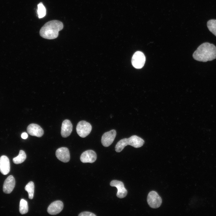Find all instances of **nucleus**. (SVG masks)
Returning a JSON list of instances; mask_svg holds the SVG:
<instances>
[{
    "label": "nucleus",
    "instance_id": "1",
    "mask_svg": "<svg viewBox=\"0 0 216 216\" xmlns=\"http://www.w3.org/2000/svg\"><path fill=\"white\" fill-rule=\"evenodd\" d=\"M195 60L203 62L216 58V46L208 42L202 43L199 46L193 54Z\"/></svg>",
    "mask_w": 216,
    "mask_h": 216
},
{
    "label": "nucleus",
    "instance_id": "2",
    "mask_svg": "<svg viewBox=\"0 0 216 216\" xmlns=\"http://www.w3.org/2000/svg\"><path fill=\"white\" fill-rule=\"evenodd\" d=\"M64 26L61 21L56 20L49 21L41 27L39 34L42 38L47 39H53L56 38L58 35V32L62 30Z\"/></svg>",
    "mask_w": 216,
    "mask_h": 216
},
{
    "label": "nucleus",
    "instance_id": "3",
    "mask_svg": "<svg viewBox=\"0 0 216 216\" xmlns=\"http://www.w3.org/2000/svg\"><path fill=\"white\" fill-rule=\"evenodd\" d=\"M144 143V140L136 135H133L129 138H124L119 140L116 145L115 148L116 152H121L127 146H131L135 148L142 146Z\"/></svg>",
    "mask_w": 216,
    "mask_h": 216
},
{
    "label": "nucleus",
    "instance_id": "4",
    "mask_svg": "<svg viewBox=\"0 0 216 216\" xmlns=\"http://www.w3.org/2000/svg\"><path fill=\"white\" fill-rule=\"evenodd\" d=\"M147 202L150 207L153 208H157L161 206L162 200L157 192L152 190L150 191L148 194Z\"/></svg>",
    "mask_w": 216,
    "mask_h": 216
},
{
    "label": "nucleus",
    "instance_id": "5",
    "mask_svg": "<svg viewBox=\"0 0 216 216\" xmlns=\"http://www.w3.org/2000/svg\"><path fill=\"white\" fill-rule=\"evenodd\" d=\"M92 129L91 124L85 121H81L77 124L76 131L78 135L82 138L87 136L91 132Z\"/></svg>",
    "mask_w": 216,
    "mask_h": 216
},
{
    "label": "nucleus",
    "instance_id": "6",
    "mask_svg": "<svg viewBox=\"0 0 216 216\" xmlns=\"http://www.w3.org/2000/svg\"><path fill=\"white\" fill-rule=\"evenodd\" d=\"M146 57L141 52L138 51L133 55L132 58V64L134 67L136 69H140L144 65Z\"/></svg>",
    "mask_w": 216,
    "mask_h": 216
},
{
    "label": "nucleus",
    "instance_id": "7",
    "mask_svg": "<svg viewBox=\"0 0 216 216\" xmlns=\"http://www.w3.org/2000/svg\"><path fill=\"white\" fill-rule=\"evenodd\" d=\"M116 134V131L114 129L105 133L101 137V141L102 145L106 147L110 146L113 142Z\"/></svg>",
    "mask_w": 216,
    "mask_h": 216
},
{
    "label": "nucleus",
    "instance_id": "8",
    "mask_svg": "<svg viewBox=\"0 0 216 216\" xmlns=\"http://www.w3.org/2000/svg\"><path fill=\"white\" fill-rule=\"evenodd\" d=\"M110 185L115 187L117 188V196L120 198H122L125 197L127 195L128 192L125 188L123 183L120 181L113 180L110 182Z\"/></svg>",
    "mask_w": 216,
    "mask_h": 216
},
{
    "label": "nucleus",
    "instance_id": "9",
    "mask_svg": "<svg viewBox=\"0 0 216 216\" xmlns=\"http://www.w3.org/2000/svg\"><path fill=\"white\" fill-rule=\"evenodd\" d=\"M97 154L95 152L92 150H86L83 152L81 155L80 160L83 163H93L97 159Z\"/></svg>",
    "mask_w": 216,
    "mask_h": 216
},
{
    "label": "nucleus",
    "instance_id": "10",
    "mask_svg": "<svg viewBox=\"0 0 216 216\" xmlns=\"http://www.w3.org/2000/svg\"><path fill=\"white\" fill-rule=\"evenodd\" d=\"M56 155L57 158L62 162L67 163L70 160L69 151L66 147H62L58 148L56 150Z\"/></svg>",
    "mask_w": 216,
    "mask_h": 216
},
{
    "label": "nucleus",
    "instance_id": "11",
    "mask_svg": "<svg viewBox=\"0 0 216 216\" xmlns=\"http://www.w3.org/2000/svg\"><path fill=\"white\" fill-rule=\"evenodd\" d=\"M63 204L60 200L56 201L50 204L48 206L47 211L51 215H56L58 214L63 209Z\"/></svg>",
    "mask_w": 216,
    "mask_h": 216
},
{
    "label": "nucleus",
    "instance_id": "12",
    "mask_svg": "<svg viewBox=\"0 0 216 216\" xmlns=\"http://www.w3.org/2000/svg\"><path fill=\"white\" fill-rule=\"evenodd\" d=\"M27 130L30 135L38 137H41L44 133L43 129L39 125L35 124H29L27 127Z\"/></svg>",
    "mask_w": 216,
    "mask_h": 216
},
{
    "label": "nucleus",
    "instance_id": "13",
    "mask_svg": "<svg viewBox=\"0 0 216 216\" xmlns=\"http://www.w3.org/2000/svg\"><path fill=\"white\" fill-rule=\"evenodd\" d=\"M15 184L14 178L12 175L9 176L4 181L3 187V191L5 193L9 194L14 189Z\"/></svg>",
    "mask_w": 216,
    "mask_h": 216
},
{
    "label": "nucleus",
    "instance_id": "14",
    "mask_svg": "<svg viewBox=\"0 0 216 216\" xmlns=\"http://www.w3.org/2000/svg\"><path fill=\"white\" fill-rule=\"evenodd\" d=\"M10 166L9 160L5 155L0 157V171L4 175H6L10 171Z\"/></svg>",
    "mask_w": 216,
    "mask_h": 216
},
{
    "label": "nucleus",
    "instance_id": "15",
    "mask_svg": "<svg viewBox=\"0 0 216 216\" xmlns=\"http://www.w3.org/2000/svg\"><path fill=\"white\" fill-rule=\"evenodd\" d=\"M73 129V125L70 121L67 119L64 120L62 123L61 134L63 137L66 138L71 134Z\"/></svg>",
    "mask_w": 216,
    "mask_h": 216
},
{
    "label": "nucleus",
    "instance_id": "16",
    "mask_svg": "<svg viewBox=\"0 0 216 216\" xmlns=\"http://www.w3.org/2000/svg\"><path fill=\"white\" fill-rule=\"evenodd\" d=\"M26 158V154L25 152L22 150H20L18 155L16 157L13 158V162L16 164H19L23 162Z\"/></svg>",
    "mask_w": 216,
    "mask_h": 216
},
{
    "label": "nucleus",
    "instance_id": "17",
    "mask_svg": "<svg viewBox=\"0 0 216 216\" xmlns=\"http://www.w3.org/2000/svg\"><path fill=\"white\" fill-rule=\"evenodd\" d=\"M25 189L28 193L29 198L30 199H32L34 197V182L32 181L29 182L25 187Z\"/></svg>",
    "mask_w": 216,
    "mask_h": 216
},
{
    "label": "nucleus",
    "instance_id": "18",
    "mask_svg": "<svg viewBox=\"0 0 216 216\" xmlns=\"http://www.w3.org/2000/svg\"><path fill=\"white\" fill-rule=\"evenodd\" d=\"M28 211L27 202L23 199L21 200L19 206V211L21 214L26 213Z\"/></svg>",
    "mask_w": 216,
    "mask_h": 216
},
{
    "label": "nucleus",
    "instance_id": "19",
    "mask_svg": "<svg viewBox=\"0 0 216 216\" xmlns=\"http://www.w3.org/2000/svg\"><path fill=\"white\" fill-rule=\"evenodd\" d=\"M207 25L208 30L216 36V20H209Z\"/></svg>",
    "mask_w": 216,
    "mask_h": 216
},
{
    "label": "nucleus",
    "instance_id": "20",
    "mask_svg": "<svg viewBox=\"0 0 216 216\" xmlns=\"http://www.w3.org/2000/svg\"><path fill=\"white\" fill-rule=\"evenodd\" d=\"M37 12L38 17L41 18L44 17L46 14V9L42 2L40 3L38 5Z\"/></svg>",
    "mask_w": 216,
    "mask_h": 216
},
{
    "label": "nucleus",
    "instance_id": "21",
    "mask_svg": "<svg viewBox=\"0 0 216 216\" xmlns=\"http://www.w3.org/2000/svg\"><path fill=\"white\" fill-rule=\"evenodd\" d=\"M79 216H96L94 214L88 212H83L80 213Z\"/></svg>",
    "mask_w": 216,
    "mask_h": 216
},
{
    "label": "nucleus",
    "instance_id": "22",
    "mask_svg": "<svg viewBox=\"0 0 216 216\" xmlns=\"http://www.w3.org/2000/svg\"><path fill=\"white\" fill-rule=\"evenodd\" d=\"M21 136L22 138L25 139L27 138L28 135L26 133L24 132L22 134Z\"/></svg>",
    "mask_w": 216,
    "mask_h": 216
}]
</instances>
